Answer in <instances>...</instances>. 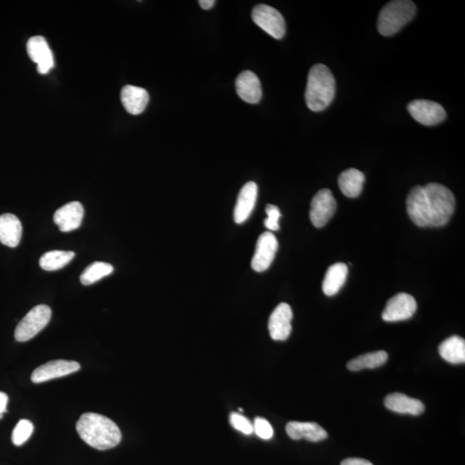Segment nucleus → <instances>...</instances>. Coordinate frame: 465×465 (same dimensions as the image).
Listing matches in <instances>:
<instances>
[{
  "label": "nucleus",
  "instance_id": "obj_1",
  "mask_svg": "<svg viewBox=\"0 0 465 465\" xmlns=\"http://www.w3.org/2000/svg\"><path fill=\"white\" fill-rule=\"evenodd\" d=\"M455 209V198L445 185L429 183L415 187L408 194L407 211L421 228H438L450 221Z\"/></svg>",
  "mask_w": 465,
  "mask_h": 465
},
{
  "label": "nucleus",
  "instance_id": "obj_2",
  "mask_svg": "<svg viewBox=\"0 0 465 465\" xmlns=\"http://www.w3.org/2000/svg\"><path fill=\"white\" fill-rule=\"evenodd\" d=\"M76 429L79 437L86 444L100 451L115 447L122 440V433L116 423L100 414L82 415Z\"/></svg>",
  "mask_w": 465,
  "mask_h": 465
},
{
  "label": "nucleus",
  "instance_id": "obj_3",
  "mask_svg": "<svg viewBox=\"0 0 465 465\" xmlns=\"http://www.w3.org/2000/svg\"><path fill=\"white\" fill-rule=\"evenodd\" d=\"M335 95V79L328 67L316 64L309 70L305 100L313 112H321L328 107Z\"/></svg>",
  "mask_w": 465,
  "mask_h": 465
},
{
  "label": "nucleus",
  "instance_id": "obj_4",
  "mask_svg": "<svg viewBox=\"0 0 465 465\" xmlns=\"http://www.w3.org/2000/svg\"><path fill=\"white\" fill-rule=\"evenodd\" d=\"M417 6L410 0H395L386 4L381 10L377 20L378 32L384 36H391L400 32L413 20Z\"/></svg>",
  "mask_w": 465,
  "mask_h": 465
},
{
  "label": "nucleus",
  "instance_id": "obj_5",
  "mask_svg": "<svg viewBox=\"0 0 465 465\" xmlns=\"http://www.w3.org/2000/svg\"><path fill=\"white\" fill-rule=\"evenodd\" d=\"M51 316V309L48 306H36L18 324L15 330V339L18 342H25L35 337L47 326Z\"/></svg>",
  "mask_w": 465,
  "mask_h": 465
},
{
  "label": "nucleus",
  "instance_id": "obj_6",
  "mask_svg": "<svg viewBox=\"0 0 465 465\" xmlns=\"http://www.w3.org/2000/svg\"><path fill=\"white\" fill-rule=\"evenodd\" d=\"M252 20L260 28L275 39H281L286 32L285 18L278 10L270 6H256L252 11Z\"/></svg>",
  "mask_w": 465,
  "mask_h": 465
},
{
  "label": "nucleus",
  "instance_id": "obj_7",
  "mask_svg": "<svg viewBox=\"0 0 465 465\" xmlns=\"http://www.w3.org/2000/svg\"><path fill=\"white\" fill-rule=\"evenodd\" d=\"M337 203L330 190L323 189L314 196L310 205V221L316 228H321L335 215Z\"/></svg>",
  "mask_w": 465,
  "mask_h": 465
},
{
  "label": "nucleus",
  "instance_id": "obj_8",
  "mask_svg": "<svg viewBox=\"0 0 465 465\" xmlns=\"http://www.w3.org/2000/svg\"><path fill=\"white\" fill-rule=\"evenodd\" d=\"M407 111L415 120L426 126H433L443 122L446 117L445 109L436 102L417 100L407 105Z\"/></svg>",
  "mask_w": 465,
  "mask_h": 465
},
{
  "label": "nucleus",
  "instance_id": "obj_9",
  "mask_svg": "<svg viewBox=\"0 0 465 465\" xmlns=\"http://www.w3.org/2000/svg\"><path fill=\"white\" fill-rule=\"evenodd\" d=\"M417 309V302L411 295L398 293L388 301L382 318L389 323L406 321L415 315Z\"/></svg>",
  "mask_w": 465,
  "mask_h": 465
},
{
  "label": "nucleus",
  "instance_id": "obj_10",
  "mask_svg": "<svg viewBox=\"0 0 465 465\" xmlns=\"http://www.w3.org/2000/svg\"><path fill=\"white\" fill-rule=\"evenodd\" d=\"M278 248L277 238L271 232H264L257 241L251 266L257 272L267 271L274 262Z\"/></svg>",
  "mask_w": 465,
  "mask_h": 465
},
{
  "label": "nucleus",
  "instance_id": "obj_11",
  "mask_svg": "<svg viewBox=\"0 0 465 465\" xmlns=\"http://www.w3.org/2000/svg\"><path fill=\"white\" fill-rule=\"evenodd\" d=\"M79 369H81V365L78 362L59 359V360L48 362L34 370L32 381L35 384H41L55 379V378L70 375L72 373L78 372Z\"/></svg>",
  "mask_w": 465,
  "mask_h": 465
},
{
  "label": "nucleus",
  "instance_id": "obj_12",
  "mask_svg": "<svg viewBox=\"0 0 465 465\" xmlns=\"http://www.w3.org/2000/svg\"><path fill=\"white\" fill-rule=\"evenodd\" d=\"M293 318L292 309L289 304L282 302L276 307L269 318L268 328L270 335L274 340H286L290 337L291 330V321Z\"/></svg>",
  "mask_w": 465,
  "mask_h": 465
},
{
  "label": "nucleus",
  "instance_id": "obj_13",
  "mask_svg": "<svg viewBox=\"0 0 465 465\" xmlns=\"http://www.w3.org/2000/svg\"><path fill=\"white\" fill-rule=\"evenodd\" d=\"M27 52L32 62L37 64V71L46 74L54 67V56L46 39L41 36H33L28 41Z\"/></svg>",
  "mask_w": 465,
  "mask_h": 465
},
{
  "label": "nucleus",
  "instance_id": "obj_14",
  "mask_svg": "<svg viewBox=\"0 0 465 465\" xmlns=\"http://www.w3.org/2000/svg\"><path fill=\"white\" fill-rule=\"evenodd\" d=\"M84 208L79 202H71L65 204L55 211L54 222L62 232H70L81 227Z\"/></svg>",
  "mask_w": 465,
  "mask_h": 465
},
{
  "label": "nucleus",
  "instance_id": "obj_15",
  "mask_svg": "<svg viewBox=\"0 0 465 465\" xmlns=\"http://www.w3.org/2000/svg\"><path fill=\"white\" fill-rule=\"evenodd\" d=\"M238 96L249 104L259 103L262 97V84L258 76L252 71H243L236 81Z\"/></svg>",
  "mask_w": 465,
  "mask_h": 465
},
{
  "label": "nucleus",
  "instance_id": "obj_16",
  "mask_svg": "<svg viewBox=\"0 0 465 465\" xmlns=\"http://www.w3.org/2000/svg\"><path fill=\"white\" fill-rule=\"evenodd\" d=\"M258 187L255 182H248L244 185L238 195L236 207H234V222L238 224L245 222L255 209Z\"/></svg>",
  "mask_w": 465,
  "mask_h": 465
},
{
  "label": "nucleus",
  "instance_id": "obj_17",
  "mask_svg": "<svg viewBox=\"0 0 465 465\" xmlns=\"http://www.w3.org/2000/svg\"><path fill=\"white\" fill-rule=\"evenodd\" d=\"M286 433L294 440L302 438L311 442L326 440L327 431L315 422H290L286 426Z\"/></svg>",
  "mask_w": 465,
  "mask_h": 465
},
{
  "label": "nucleus",
  "instance_id": "obj_18",
  "mask_svg": "<svg viewBox=\"0 0 465 465\" xmlns=\"http://www.w3.org/2000/svg\"><path fill=\"white\" fill-rule=\"evenodd\" d=\"M121 100L130 114L139 115L145 111L149 102V95L145 89L128 85L121 92Z\"/></svg>",
  "mask_w": 465,
  "mask_h": 465
},
{
  "label": "nucleus",
  "instance_id": "obj_19",
  "mask_svg": "<svg viewBox=\"0 0 465 465\" xmlns=\"http://www.w3.org/2000/svg\"><path fill=\"white\" fill-rule=\"evenodd\" d=\"M388 410L403 415H419L425 411L424 403L402 393H393L384 400Z\"/></svg>",
  "mask_w": 465,
  "mask_h": 465
},
{
  "label": "nucleus",
  "instance_id": "obj_20",
  "mask_svg": "<svg viewBox=\"0 0 465 465\" xmlns=\"http://www.w3.org/2000/svg\"><path fill=\"white\" fill-rule=\"evenodd\" d=\"M22 223L16 215H0V243L10 248H16L22 238Z\"/></svg>",
  "mask_w": 465,
  "mask_h": 465
},
{
  "label": "nucleus",
  "instance_id": "obj_21",
  "mask_svg": "<svg viewBox=\"0 0 465 465\" xmlns=\"http://www.w3.org/2000/svg\"><path fill=\"white\" fill-rule=\"evenodd\" d=\"M365 177L358 169L349 168L340 173L338 184L342 194L347 198H357L364 187Z\"/></svg>",
  "mask_w": 465,
  "mask_h": 465
},
{
  "label": "nucleus",
  "instance_id": "obj_22",
  "mask_svg": "<svg viewBox=\"0 0 465 465\" xmlns=\"http://www.w3.org/2000/svg\"><path fill=\"white\" fill-rule=\"evenodd\" d=\"M349 267L343 263L332 264L325 275L323 290L328 297L335 296L346 283Z\"/></svg>",
  "mask_w": 465,
  "mask_h": 465
},
{
  "label": "nucleus",
  "instance_id": "obj_23",
  "mask_svg": "<svg viewBox=\"0 0 465 465\" xmlns=\"http://www.w3.org/2000/svg\"><path fill=\"white\" fill-rule=\"evenodd\" d=\"M438 353L445 361L453 365L464 364L465 340L457 335L446 339L438 346Z\"/></svg>",
  "mask_w": 465,
  "mask_h": 465
},
{
  "label": "nucleus",
  "instance_id": "obj_24",
  "mask_svg": "<svg viewBox=\"0 0 465 465\" xmlns=\"http://www.w3.org/2000/svg\"><path fill=\"white\" fill-rule=\"evenodd\" d=\"M387 360L386 351H377L351 359L347 364V368L353 372H358V370L364 369H375L384 365Z\"/></svg>",
  "mask_w": 465,
  "mask_h": 465
},
{
  "label": "nucleus",
  "instance_id": "obj_25",
  "mask_svg": "<svg viewBox=\"0 0 465 465\" xmlns=\"http://www.w3.org/2000/svg\"><path fill=\"white\" fill-rule=\"evenodd\" d=\"M71 251H50L45 252L40 259V267L45 271H58L65 267L74 258Z\"/></svg>",
  "mask_w": 465,
  "mask_h": 465
},
{
  "label": "nucleus",
  "instance_id": "obj_26",
  "mask_svg": "<svg viewBox=\"0 0 465 465\" xmlns=\"http://www.w3.org/2000/svg\"><path fill=\"white\" fill-rule=\"evenodd\" d=\"M114 268L111 264L96 262L86 268L81 276V282L84 285H90L100 281L101 278L112 274Z\"/></svg>",
  "mask_w": 465,
  "mask_h": 465
},
{
  "label": "nucleus",
  "instance_id": "obj_27",
  "mask_svg": "<svg viewBox=\"0 0 465 465\" xmlns=\"http://www.w3.org/2000/svg\"><path fill=\"white\" fill-rule=\"evenodd\" d=\"M33 430L34 426L32 422L28 419H21L15 426L13 436H11L13 443L17 446L24 445L32 436Z\"/></svg>",
  "mask_w": 465,
  "mask_h": 465
},
{
  "label": "nucleus",
  "instance_id": "obj_28",
  "mask_svg": "<svg viewBox=\"0 0 465 465\" xmlns=\"http://www.w3.org/2000/svg\"><path fill=\"white\" fill-rule=\"evenodd\" d=\"M230 424L234 429L240 431V432L250 436L253 433V425L248 418L244 415L233 412L229 417Z\"/></svg>",
  "mask_w": 465,
  "mask_h": 465
},
{
  "label": "nucleus",
  "instance_id": "obj_29",
  "mask_svg": "<svg viewBox=\"0 0 465 465\" xmlns=\"http://www.w3.org/2000/svg\"><path fill=\"white\" fill-rule=\"evenodd\" d=\"M253 433H255L256 436L263 438V440H271L274 437V429H272L271 425L267 419L257 417L253 422Z\"/></svg>",
  "mask_w": 465,
  "mask_h": 465
},
{
  "label": "nucleus",
  "instance_id": "obj_30",
  "mask_svg": "<svg viewBox=\"0 0 465 465\" xmlns=\"http://www.w3.org/2000/svg\"><path fill=\"white\" fill-rule=\"evenodd\" d=\"M267 218L264 220V226L271 231H277L279 229V219L281 217V210L274 204H267L266 208Z\"/></svg>",
  "mask_w": 465,
  "mask_h": 465
},
{
  "label": "nucleus",
  "instance_id": "obj_31",
  "mask_svg": "<svg viewBox=\"0 0 465 465\" xmlns=\"http://www.w3.org/2000/svg\"><path fill=\"white\" fill-rule=\"evenodd\" d=\"M8 396L6 393L0 392V419L3 417L4 414L7 411V403H8Z\"/></svg>",
  "mask_w": 465,
  "mask_h": 465
},
{
  "label": "nucleus",
  "instance_id": "obj_32",
  "mask_svg": "<svg viewBox=\"0 0 465 465\" xmlns=\"http://www.w3.org/2000/svg\"><path fill=\"white\" fill-rule=\"evenodd\" d=\"M340 465H373L368 460L362 459H347L342 461Z\"/></svg>",
  "mask_w": 465,
  "mask_h": 465
},
{
  "label": "nucleus",
  "instance_id": "obj_33",
  "mask_svg": "<svg viewBox=\"0 0 465 465\" xmlns=\"http://www.w3.org/2000/svg\"><path fill=\"white\" fill-rule=\"evenodd\" d=\"M198 4L203 10H210L215 6V0H199Z\"/></svg>",
  "mask_w": 465,
  "mask_h": 465
}]
</instances>
